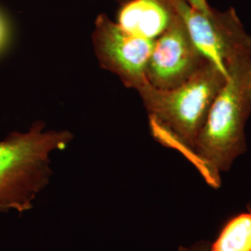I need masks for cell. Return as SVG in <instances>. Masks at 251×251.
Here are the masks:
<instances>
[{
	"label": "cell",
	"instance_id": "4",
	"mask_svg": "<svg viewBox=\"0 0 251 251\" xmlns=\"http://www.w3.org/2000/svg\"><path fill=\"white\" fill-rule=\"evenodd\" d=\"M154 43L126 32L105 14L95 21L92 44L100 65L117 75L127 88L138 90L148 82L145 70Z\"/></svg>",
	"mask_w": 251,
	"mask_h": 251
},
{
	"label": "cell",
	"instance_id": "11",
	"mask_svg": "<svg viewBox=\"0 0 251 251\" xmlns=\"http://www.w3.org/2000/svg\"><path fill=\"white\" fill-rule=\"evenodd\" d=\"M247 209H248V211H249V212H251V200L249 201L248 205H247Z\"/></svg>",
	"mask_w": 251,
	"mask_h": 251
},
{
	"label": "cell",
	"instance_id": "8",
	"mask_svg": "<svg viewBox=\"0 0 251 251\" xmlns=\"http://www.w3.org/2000/svg\"><path fill=\"white\" fill-rule=\"evenodd\" d=\"M185 1L191 7L198 9L205 14H210L212 12L213 9L208 5L207 0H185Z\"/></svg>",
	"mask_w": 251,
	"mask_h": 251
},
{
	"label": "cell",
	"instance_id": "5",
	"mask_svg": "<svg viewBox=\"0 0 251 251\" xmlns=\"http://www.w3.org/2000/svg\"><path fill=\"white\" fill-rule=\"evenodd\" d=\"M208 61L199 51L178 14L154 43L147 63L146 79L158 90H172L188 81Z\"/></svg>",
	"mask_w": 251,
	"mask_h": 251
},
{
	"label": "cell",
	"instance_id": "2",
	"mask_svg": "<svg viewBox=\"0 0 251 251\" xmlns=\"http://www.w3.org/2000/svg\"><path fill=\"white\" fill-rule=\"evenodd\" d=\"M210 62L188 81L172 90H158L148 82L137 90L150 116L155 140L191 160L198 134L226 81Z\"/></svg>",
	"mask_w": 251,
	"mask_h": 251
},
{
	"label": "cell",
	"instance_id": "12",
	"mask_svg": "<svg viewBox=\"0 0 251 251\" xmlns=\"http://www.w3.org/2000/svg\"><path fill=\"white\" fill-rule=\"evenodd\" d=\"M118 2H120V3H122V4H124L126 2H127V1H129V0H117Z\"/></svg>",
	"mask_w": 251,
	"mask_h": 251
},
{
	"label": "cell",
	"instance_id": "10",
	"mask_svg": "<svg viewBox=\"0 0 251 251\" xmlns=\"http://www.w3.org/2000/svg\"><path fill=\"white\" fill-rule=\"evenodd\" d=\"M5 37H6V26L3 19L0 16V47L4 43Z\"/></svg>",
	"mask_w": 251,
	"mask_h": 251
},
{
	"label": "cell",
	"instance_id": "9",
	"mask_svg": "<svg viewBox=\"0 0 251 251\" xmlns=\"http://www.w3.org/2000/svg\"><path fill=\"white\" fill-rule=\"evenodd\" d=\"M208 241H199L194 243L189 247H179L178 251H210Z\"/></svg>",
	"mask_w": 251,
	"mask_h": 251
},
{
	"label": "cell",
	"instance_id": "3",
	"mask_svg": "<svg viewBox=\"0 0 251 251\" xmlns=\"http://www.w3.org/2000/svg\"><path fill=\"white\" fill-rule=\"evenodd\" d=\"M74 139L68 130H45L36 122L25 132H12L0 141V213H24L52 176L50 153Z\"/></svg>",
	"mask_w": 251,
	"mask_h": 251
},
{
	"label": "cell",
	"instance_id": "6",
	"mask_svg": "<svg viewBox=\"0 0 251 251\" xmlns=\"http://www.w3.org/2000/svg\"><path fill=\"white\" fill-rule=\"evenodd\" d=\"M172 15L159 0H129L120 9L117 24L135 36L156 40L170 25Z\"/></svg>",
	"mask_w": 251,
	"mask_h": 251
},
{
	"label": "cell",
	"instance_id": "7",
	"mask_svg": "<svg viewBox=\"0 0 251 251\" xmlns=\"http://www.w3.org/2000/svg\"><path fill=\"white\" fill-rule=\"evenodd\" d=\"M210 251H251V213L243 212L229 219L223 226Z\"/></svg>",
	"mask_w": 251,
	"mask_h": 251
},
{
	"label": "cell",
	"instance_id": "1",
	"mask_svg": "<svg viewBox=\"0 0 251 251\" xmlns=\"http://www.w3.org/2000/svg\"><path fill=\"white\" fill-rule=\"evenodd\" d=\"M227 77L199 132L191 158L206 183L222 184L221 174L247 151L245 127L251 114V43L226 62Z\"/></svg>",
	"mask_w": 251,
	"mask_h": 251
}]
</instances>
